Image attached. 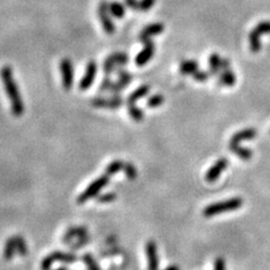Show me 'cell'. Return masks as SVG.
<instances>
[{
	"mask_svg": "<svg viewBox=\"0 0 270 270\" xmlns=\"http://www.w3.org/2000/svg\"><path fill=\"white\" fill-rule=\"evenodd\" d=\"M257 135V131L254 129H246L240 131V132L233 135L231 141H230V150H231L234 154H236L239 158L243 160H249L252 156V152L249 149H244L240 147V142L244 140H252Z\"/></svg>",
	"mask_w": 270,
	"mask_h": 270,
	"instance_id": "cell-2",
	"label": "cell"
},
{
	"mask_svg": "<svg viewBox=\"0 0 270 270\" xmlns=\"http://www.w3.org/2000/svg\"><path fill=\"white\" fill-rule=\"evenodd\" d=\"M145 252L148 257V269L149 270H159V258L158 249L154 241H149L145 246Z\"/></svg>",
	"mask_w": 270,
	"mask_h": 270,
	"instance_id": "cell-13",
	"label": "cell"
},
{
	"mask_svg": "<svg viewBox=\"0 0 270 270\" xmlns=\"http://www.w3.org/2000/svg\"><path fill=\"white\" fill-rule=\"evenodd\" d=\"M228 162H229L228 159H225V158L217 160V161L210 168V170L207 171V174L205 176L206 180L209 182H214L215 180H216L217 178L220 177L222 171L226 169V167H228Z\"/></svg>",
	"mask_w": 270,
	"mask_h": 270,
	"instance_id": "cell-14",
	"label": "cell"
},
{
	"mask_svg": "<svg viewBox=\"0 0 270 270\" xmlns=\"http://www.w3.org/2000/svg\"><path fill=\"white\" fill-rule=\"evenodd\" d=\"M254 31L258 33L259 35L262 34H270V21H261L257 26L254 27Z\"/></svg>",
	"mask_w": 270,
	"mask_h": 270,
	"instance_id": "cell-33",
	"label": "cell"
},
{
	"mask_svg": "<svg viewBox=\"0 0 270 270\" xmlns=\"http://www.w3.org/2000/svg\"><path fill=\"white\" fill-rule=\"evenodd\" d=\"M249 44H250V50L252 51L253 53H257L261 50L260 35H259L254 30L249 33Z\"/></svg>",
	"mask_w": 270,
	"mask_h": 270,
	"instance_id": "cell-23",
	"label": "cell"
},
{
	"mask_svg": "<svg viewBox=\"0 0 270 270\" xmlns=\"http://www.w3.org/2000/svg\"><path fill=\"white\" fill-rule=\"evenodd\" d=\"M97 15L103 26L104 31L107 34H114L115 33V24L112 19V14L109 12V2L106 0H101L97 6Z\"/></svg>",
	"mask_w": 270,
	"mask_h": 270,
	"instance_id": "cell-6",
	"label": "cell"
},
{
	"mask_svg": "<svg viewBox=\"0 0 270 270\" xmlns=\"http://www.w3.org/2000/svg\"><path fill=\"white\" fill-rule=\"evenodd\" d=\"M109 12H111L112 16L117 18V19H122L125 16V7L118 1H111L109 2Z\"/></svg>",
	"mask_w": 270,
	"mask_h": 270,
	"instance_id": "cell-20",
	"label": "cell"
},
{
	"mask_svg": "<svg viewBox=\"0 0 270 270\" xmlns=\"http://www.w3.org/2000/svg\"><path fill=\"white\" fill-rule=\"evenodd\" d=\"M163 103H165V97H163L162 95L156 94L149 98L147 101V105L148 107L150 108H155V107H159V106H161Z\"/></svg>",
	"mask_w": 270,
	"mask_h": 270,
	"instance_id": "cell-27",
	"label": "cell"
},
{
	"mask_svg": "<svg viewBox=\"0 0 270 270\" xmlns=\"http://www.w3.org/2000/svg\"><path fill=\"white\" fill-rule=\"evenodd\" d=\"M143 49L138 52L136 58H135V64L137 67H144L152 59V57L154 56L155 52V44L152 39L143 43Z\"/></svg>",
	"mask_w": 270,
	"mask_h": 270,
	"instance_id": "cell-10",
	"label": "cell"
},
{
	"mask_svg": "<svg viewBox=\"0 0 270 270\" xmlns=\"http://www.w3.org/2000/svg\"><path fill=\"white\" fill-rule=\"evenodd\" d=\"M149 91H150V86L149 85H143L140 86L138 88L135 89L133 93L130 94V96L126 98V104L127 105H132L135 104L137 100L142 99L145 96H148Z\"/></svg>",
	"mask_w": 270,
	"mask_h": 270,
	"instance_id": "cell-16",
	"label": "cell"
},
{
	"mask_svg": "<svg viewBox=\"0 0 270 270\" xmlns=\"http://www.w3.org/2000/svg\"><path fill=\"white\" fill-rule=\"evenodd\" d=\"M127 111H129V114L131 116V118L135 122H142L144 118V113L141 108H138L136 105L132 104V105H127Z\"/></svg>",
	"mask_w": 270,
	"mask_h": 270,
	"instance_id": "cell-24",
	"label": "cell"
},
{
	"mask_svg": "<svg viewBox=\"0 0 270 270\" xmlns=\"http://www.w3.org/2000/svg\"><path fill=\"white\" fill-rule=\"evenodd\" d=\"M88 235V230L85 226H71L67 230V232L64 233V235L62 236V241L64 243H70L72 239H79L82 238V236Z\"/></svg>",
	"mask_w": 270,
	"mask_h": 270,
	"instance_id": "cell-15",
	"label": "cell"
},
{
	"mask_svg": "<svg viewBox=\"0 0 270 270\" xmlns=\"http://www.w3.org/2000/svg\"><path fill=\"white\" fill-rule=\"evenodd\" d=\"M57 270H68L67 267H60V268H58Z\"/></svg>",
	"mask_w": 270,
	"mask_h": 270,
	"instance_id": "cell-41",
	"label": "cell"
},
{
	"mask_svg": "<svg viewBox=\"0 0 270 270\" xmlns=\"http://www.w3.org/2000/svg\"><path fill=\"white\" fill-rule=\"evenodd\" d=\"M212 75L210 71H203V70H197L194 75H193V78H194L197 82H205L207 79L210 78Z\"/></svg>",
	"mask_w": 270,
	"mask_h": 270,
	"instance_id": "cell-35",
	"label": "cell"
},
{
	"mask_svg": "<svg viewBox=\"0 0 270 270\" xmlns=\"http://www.w3.org/2000/svg\"><path fill=\"white\" fill-rule=\"evenodd\" d=\"M109 177L108 174H103V176H100L99 178H97V179H95L91 184L85 189V192L81 193L78 196V198H77V203L78 204H85L86 202H88L89 199L94 198V197H96L98 194H99V192L103 189L105 186L108 185L109 182Z\"/></svg>",
	"mask_w": 270,
	"mask_h": 270,
	"instance_id": "cell-4",
	"label": "cell"
},
{
	"mask_svg": "<svg viewBox=\"0 0 270 270\" xmlns=\"http://www.w3.org/2000/svg\"><path fill=\"white\" fill-rule=\"evenodd\" d=\"M82 261L85 262V265L87 266L88 270H100V267L97 265L96 260H95L93 255L90 253H85L82 255Z\"/></svg>",
	"mask_w": 270,
	"mask_h": 270,
	"instance_id": "cell-28",
	"label": "cell"
},
{
	"mask_svg": "<svg viewBox=\"0 0 270 270\" xmlns=\"http://www.w3.org/2000/svg\"><path fill=\"white\" fill-rule=\"evenodd\" d=\"M15 241H16V249H17L18 254H19L20 257H26L28 253V248H27V244H26V242H25L23 236L16 235Z\"/></svg>",
	"mask_w": 270,
	"mask_h": 270,
	"instance_id": "cell-26",
	"label": "cell"
},
{
	"mask_svg": "<svg viewBox=\"0 0 270 270\" xmlns=\"http://www.w3.org/2000/svg\"><path fill=\"white\" fill-rule=\"evenodd\" d=\"M225 261L223 258H216L214 261V270H225Z\"/></svg>",
	"mask_w": 270,
	"mask_h": 270,
	"instance_id": "cell-37",
	"label": "cell"
},
{
	"mask_svg": "<svg viewBox=\"0 0 270 270\" xmlns=\"http://www.w3.org/2000/svg\"><path fill=\"white\" fill-rule=\"evenodd\" d=\"M130 57L124 52H114L106 58L103 63V71L105 76L115 74L118 67H125L129 63Z\"/></svg>",
	"mask_w": 270,
	"mask_h": 270,
	"instance_id": "cell-5",
	"label": "cell"
},
{
	"mask_svg": "<svg viewBox=\"0 0 270 270\" xmlns=\"http://www.w3.org/2000/svg\"><path fill=\"white\" fill-rule=\"evenodd\" d=\"M124 165H125V162L122 161V160H114V161H112L106 167V174L113 176V174H117L118 171L124 169Z\"/></svg>",
	"mask_w": 270,
	"mask_h": 270,
	"instance_id": "cell-25",
	"label": "cell"
},
{
	"mask_svg": "<svg viewBox=\"0 0 270 270\" xmlns=\"http://www.w3.org/2000/svg\"><path fill=\"white\" fill-rule=\"evenodd\" d=\"M155 5V0H140L138 2V12L147 13Z\"/></svg>",
	"mask_w": 270,
	"mask_h": 270,
	"instance_id": "cell-30",
	"label": "cell"
},
{
	"mask_svg": "<svg viewBox=\"0 0 270 270\" xmlns=\"http://www.w3.org/2000/svg\"><path fill=\"white\" fill-rule=\"evenodd\" d=\"M242 205L243 199L240 198V197H234V198H230L228 200H224V202H218L209 205L203 211V214L205 217H212L217 214L224 213V212L236 211Z\"/></svg>",
	"mask_w": 270,
	"mask_h": 270,
	"instance_id": "cell-3",
	"label": "cell"
},
{
	"mask_svg": "<svg viewBox=\"0 0 270 270\" xmlns=\"http://www.w3.org/2000/svg\"><path fill=\"white\" fill-rule=\"evenodd\" d=\"M235 80H236L235 75L233 74L231 70H226V71L222 72V74L220 75V79H218V85L231 87L235 83Z\"/></svg>",
	"mask_w": 270,
	"mask_h": 270,
	"instance_id": "cell-22",
	"label": "cell"
},
{
	"mask_svg": "<svg viewBox=\"0 0 270 270\" xmlns=\"http://www.w3.org/2000/svg\"><path fill=\"white\" fill-rule=\"evenodd\" d=\"M52 257L54 261H60L63 264H75L78 260V257L72 252H62V251H53Z\"/></svg>",
	"mask_w": 270,
	"mask_h": 270,
	"instance_id": "cell-18",
	"label": "cell"
},
{
	"mask_svg": "<svg viewBox=\"0 0 270 270\" xmlns=\"http://www.w3.org/2000/svg\"><path fill=\"white\" fill-rule=\"evenodd\" d=\"M54 262H56V261H54L52 254L50 253L49 255H46V257L42 260V262H41V269L42 270H50Z\"/></svg>",
	"mask_w": 270,
	"mask_h": 270,
	"instance_id": "cell-36",
	"label": "cell"
},
{
	"mask_svg": "<svg viewBox=\"0 0 270 270\" xmlns=\"http://www.w3.org/2000/svg\"><path fill=\"white\" fill-rule=\"evenodd\" d=\"M221 63L222 59L217 53H213L210 57V72L212 76L221 75Z\"/></svg>",
	"mask_w": 270,
	"mask_h": 270,
	"instance_id": "cell-21",
	"label": "cell"
},
{
	"mask_svg": "<svg viewBox=\"0 0 270 270\" xmlns=\"http://www.w3.org/2000/svg\"><path fill=\"white\" fill-rule=\"evenodd\" d=\"M16 241H15V236L13 238L7 239L6 244H5V249H3V258L6 260H10L13 259L14 255L16 253Z\"/></svg>",
	"mask_w": 270,
	"mask_h": 270,
	"instance_id": "cell-19",
	"label": "cell"
},
{
	"mask_svg": "<svg viewBox=\"0 0 270 270\" xmlns=\"http://www.w3.org/2000/svg\"><path fill=\"white\" fill-rule=\"evenodd\" d=\"M116 199V194L115 193H106V194L99 195L96 198L98 203H103V204H107V203H112Z\"/></svg>",
	"mask_w": 270,
	"mask_h": 270,
	"instance_id": "cell-34",
	"label": "cell"
},
{
	"mask_svg": "<svg viewBox=\"0 0 270 270\" xmlns=\"http://www.w3.org/2000/svg\"><path fill=\"white\" fill-rule=\"evenodd\" d=\"M112 83H113V80L111 78V76H106L103 79V81H101L99 88H98V93H100V94L108 93L109 89H111Z\"/></svg>",
	"mask_w": 270,
	"mask_h": 270,
	"instance_id": "cell-31",
	"label": "cell"
},
{
	"mask_svg": "<svg viewBox=\"0 0 270 270\" xmlns=\"http://www.w3.org/2000/svg\"><path fill=\"white\" fill-rule=\"evenodd\" d=\"M165 270H180V269H179V267H178V266L173 265V266H169V267L166 268Z\"/></svg>",
	"mask_w": 270,
	"mask_h": 270,
	"instance_id": "cell-40",
	"label": "cell"
},
{
	"mask_svg": "<svg viewBox=\"0 0 270 270\" xmlns=\"http://www.w3.org/2000/svg\"><path fill=\"white\" fill-rule=\"evenodd\" d=\"M0 77H1L3 88L10 100L12 105V113L14 116L19 117L24 114V103L21 99V95L19 93V87L17 86L13 75V69L9 65H5L0 70Z\"/></svg>",
	"mask_w": 270,
	"mask_h": 270,
	"instance_id": "cell-1",
	"label": "cell"
},
{
	"mask_svg": "<svg viewBox=\"0 0 270 270\" xmlns=\"http://www.w3.org/2000/svg\"><path fill=\"white\" fill-rule=\"evenodd\" d=\"M60 72H61V79H62V86H63L64 90L69 91L72 86H74L75 80V72H74V64L70 59L64 58L60 61Z\"/></svg>",
	"mask_w": 270,
	"mask_h": 270,
	"instance_id": "cell-7",
	"label": "cell"
},
{
	"mask_svg": "<svg viewBox=\"0 0 270 270\" xmlns=\"http://www.w3.org/2000/svg\"><path fill=\"white\" fill-rule=\"evenodd\" d=\"M97 72V63L95 61H89L88 64H87L85 76L82 77L81 80L79 82V89L81 91L88 90L91 86H93L95 77H96Z\"/></svg>",
	"mask_w": 270,
	"mask_h": 270,
	"instance_id": "cell-11",
	"label": "cell"
},
{
	"mask_svg": "<svg viewBox=\"0 0 270 270\" xmlns=\"http://www.w3.org/2000/svg\"><path fill=\"white\" fill-rule=\"evenodd\" d=\"M163 32H165V25H163L162 23L149 24L140 32L138 39H140L142 43H145V42L150 41L153 36L161 34V33H163Z\"/></svg>",
	"mask_w": 270,
	"mask_h": 270,
	"instance_id": "cell-12",
	"label": "cell"
},
{
	"mask_svg": "<svg viewBox=\"0 0 270 270\" xmlns=\"http://www.w3.org/2000/svg\"><path fill=\"white\" fill-rule=\"evenodd\" d=\"M90 104L94 107L104 108V109H119L122 107L124 101L120 95H112V97H94Z\"/></svg>",
	"mask_w": 270,
	"mask_h": 270,
	"instance_id": "cell-8",
	"label": "cell"
},
{
	"mask_svg": "<svg viewBox=\"0 0 270 270\" xmlns=\"http://www.w3.org/2000/svg\"><path fill=\"white\" fill-rule=\"evenodd\" d=\"M138 2L140 0H125V5L133 12H138Z\"/></svg>",
	"mask_w": 270,
	"mask_h": 270,
	"instance_id": "cell-38",
	"label": "cell"
},
{
	"mask_svg": "<svg viewBox=\"0 0 270 270\" xmlns=\"http://www.w3.org/2000/svg\"><path fill=\"white\" fill-rule=\"evenodd\" d=\"M115 74L118 76V80L116 82L112 83L111 89H109L108 93H111L112 95H119L126 87H129L131 81H132L133 77L123 67H118L116 69Z\"/></svg>",
	"mask_w": 270,
	"mask_h": 270,
	"instance_id": "cell-9",
	"label": "cell"
},
{
	"mask_svg": "<svg viewBox=\"0 0 270 270\" xmlns=\"http://www.w3.org/2000/svg\"><path fill=\"white\" fill-rule=\"evenodd\" d=\"M179 70L181 75H194L197 70H199L198 62L195 60H185L179 65Z\"/></svg>",
	"mask_w": 270,
	"mask_h": 270,
	"instance_id": "cell-17",
	"label": "cell"
},
{
	"mask_svg": "<svg viewBox=\"0 0 270 270\" xmlns=\"http://www.w3.org/2000/svg\"><path fill=\"white\" fill-rule=\"evenodd\" d=\"M89 241H90L89 235H86V236H82V238H79L78 240L76 241L75 243L70 244V249H71V250L81 249L82 247H85V246H87V244H88Z\"/></svg>",
	"mask_w": 270,
	"mask_h": 270,
	"instance_id": "cell-32",
	"label": "cell"
},
{
	"mask_svg": "<svg viewBox=\"0 0 270 270\" xmlns=\"http://www.w3.org/2000/svg\"><path fill=\"white\" fill-rule=\"evenodd\" d=\"M124 173H125L126 177L129 178L130 180H134L135 178L137 177V170L136 167H135L133 163L131 162H126L125 165H124Z\"/></svg>",
	"mask_w": 270,
	"mask_h": 270,
	"instance_id": "cell-29",
	"label": "cell"
},
{
	"mask_svg": "<svg viewBox=\"0 0 270 270\" xmlns=\"http://www.w3.org/2000/svg\"><path fill=\"white\" fill-rule=\"evenodd\" d=\"M230 67H231V63H230L229 59H222V63H221V69L223 71L230 70Z\"/></svg>",
	"mask_w": 270,
	"mask_h": 270,
	"instance_id": "cell-39",
	"label": "cell"
}]
</instances>
